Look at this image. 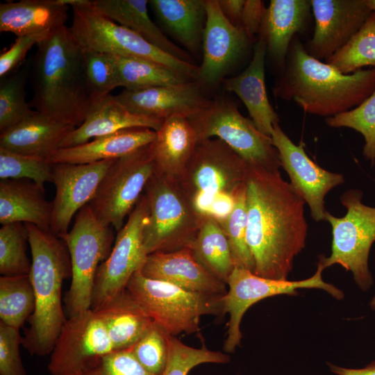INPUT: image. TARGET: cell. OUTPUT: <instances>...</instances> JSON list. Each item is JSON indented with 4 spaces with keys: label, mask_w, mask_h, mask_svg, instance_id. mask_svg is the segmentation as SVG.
<instances>
[{
    "label": "cell",
    "mask_w": 375,
    "mask_h": 375,
    "mask_svg": "<svg viewBox=\"0 0 375 375\" xmlns=\"http://www.w3.org/2000/svg\"><path fill=\"white\" fill-rule=\"evenodd\" d=\"M115 351L104 324L90 309L67 319L51 353L48 370L51 375H81Z\"/></svg>",
    "instance_id": "obj_15"
},
{
    "label": "cell",
    "mask_w": 375,
    "mask_h": 375,
    "mask_svg": "<svg viewBox=\"0 0 375 375\" xmlns=\"http://www.w3.org/2000/svg\"><path fill=\"white\" fill-rule=\"evenodd\" d=\"M156 131L133 128L93 139L77 146L59 149L48 160L54 163L89 164L114 160L151 144Z\"/></svg>",
    "instance_id": "obj_28"
},
{
    "label": "cell",
    "mask_w": 375,
    "mask_h": 375,
    "mask_svg": "<svg viewBox=\"0 0 375 375\" xmlns=\"http://www.w3.org/2000/svg\"><path fill=\"white\" fill-rule=\"evenodd\" d=\"M369 305L371 309L375 311V295L371 299Z\"/></svg>",
    "instance_id": "obj_51"
},
{
    "label": "cell",
    "mask_w": 375,
    "mask_h": 375,
    "mask_svg": "<svg viewBox=\"0 0 375 375\" xmlns=\"http://www.w3.org/2000/svg\"><path fill=\"white\" fill-rule=\"evenodd\" d=\"M326 124L333 128H352L364 138L363 155L373 165L375 163V90L354 108L326 118Z\"/></svg>",
    "instance_id": "obj_40"
},
{
    "label": "cell",
    "mask_w": 375,
    "mask_h": 375,
    "mask_svg": "<svg viewBox=\"0 0 375 375\" xmlns=\"http://www.w3.org/2000/svg\"><path fill=\"white\" fill-rule=\"evenodd\" d=\"M206 0H151L149 4L160 24L190 53L202 46L206 21Z\"/></svg>",
    "instance_id": "obj_31"
},
{
    "label": "cell",
    "mask_w": 375,
    "mask_h": 375,
    "mask_svg": "<svg viewBox=\"0 0 375 375\" xmlns=\"http://www.w3.org/2000/svg\"><path fill=\"white\" fill-rule=\"evenodd\" d=\"M169 334L154 323L129 349L150 375H162L169 353Z\"/></svg>",
    "instance_id": "obj_43"
},
{
    "label": "cell",
    "mask_w": 375,
    "mask_h": 375,
    "mask_svg": "<svg viewBox=\"0 0 375 375\" xmlns=\"http://www.w3.org/2000/svg\"><path fill=\"white\" fill-rule=\"evenodd\" d=\"M326 63L344 74H352L365 66L375 67V11H372L361 28Z\"/></svg>",
    "instance_id": "obj_36"
},
{
    "label": "cell",
    "mask_w": 375,
    "mask_h": 375,
    "mask_svg": "<svg viewBox=\"0 0 375 375\" xmlns=\"http://www.w3.org/2000/svg\"><path fill=\"white\" fill-rule=\"evenodd\" d=\"M374 90L375 67L344 74L311 56L295 37L273 93L294 101L306 112L327 118L358 106Z\"/></svg>",
    "instance_id": "obj_3"
},
{
    "label": "cell",
    "mask_w": 375,
    "mask_h": 375,
    "mask_svg": "<svg viewBox=\"0 0 375 375\" xmlns=\"http://www.w3.org/2000/svg\"><path fill=\"white\" fill-rule=\"evenodd\" d=\"M81 375H150L129 349L112 351Z\"/></svg>",
    "instance_id": "obj_46"
},
{
    "label": "cell",
    "mask_w": 375,
    "mask_h": 375,
    "mask_svg": "<svg viewBox=\"0 0 375 375\" xmlns=\"http://www.w3.org/2000/svg\"><path fill=\"white\" fill-rule=\"evenodd\" d=\"M140 271L147 278L191 292L222 295L227 292V285L200 263L190 248L149 254Z\"/></svg>",
    "instance_id": "obj_21"
},
{
    "label": "cell",
    "mask_w": 375,
    "mask_h": 375,
    "mask_svg": "<svg viewBox=\"0 0 375 375\" xmlns=\"http://www.w3.org/2000/svg\"><path fill=\"white\" fill-rule=\"evenodd\" d=\"M105 16L137 33L160 50L192 62L190 54L172 42L152 21L147 0H90Z\"/></svg>",
    "instance_id": "obj_30"
},
{
    "label": "cell",
    "mask_w": 375,
    "mask_h": 375,
    "mask_svg": "<svg viewBox=\"0 0 375 375\" xmlns=\"http://www.w3.org/2000/svg\"><path fill=\"white\" fill-rule=\"evenodd\" d=\"M19 330L0 322V375H26L23 365Z\"/></svg>",
    "instance_id": "obj_45"
},
{
    "label": "cell",
    "mask_w": 375,
    "mask_h": 375,
    "mask_svg": "<svg viewBox=\"0 0 375 375\" xmlns=\"http://www.w3.org/2000/svg\"><path fill=\"white\" fill-rule=\"evenodd\" d=\"M197 143V133L189 119L174 116L165 119L150 144L155 172L178 181Z\"/></svg>",
    "instance_id": "obj_26"
},
{
    "label": "cell",
    "mask_w": 375,
    "mask_h": 375,
    "mask_svg": "<svg viewBox=\"0 0 375 375\" xmlns=\"http://www.w3.org/2000/svg\"><path fill=\"white\" fill-rule=\"evenodd\" d=\"M76 127L33 110L20 122L0 133V148L48 159Z\"/></svg>",
    "instance_id": "obj_25"
},
{
    "label": "cell",
    "mask_w": 375,
    "mask_h": 375,
    "mask_svg": "<svg viewBox=\"0 0 375 375\" xmlns=\"http://www.w3.org/2000/svg\"><path fill=\"white\" fill-rule=\"evenodd\" d=\"M281 166L290 179V185L308 206L316 222L325 220L327 210L324 198L333 188L344 182L341 174L327 171L312 161L302 144H295L278 124H274L271 134Z\"/></svg>",
    "instance_id": "obj_17"
},
{
    "label": "cell",
    "mask_w": 375,
    "mask_h": 375,
    "mask_svg": "<svg viewBox=\"0 0 375 375\" xmlns=\"http://www.w3.org/2000/svg\"><path fill=\"white\" fill-rule=\"evenodd\" d=\"M169 353L162 375H188L194 367L204 363L225 364L230 357L224 353L186 345L176 336L169 335Z\"/></svg>",
    "instance_id": "obj_41"
},
{
    "label": "cell",
    "mask_w": 375,
    "mask_h": 375,
    "mask_svg": "<svg viewBox=\"0 0 375 375\" xmlns=\"http://www.w3.org/2000/svg\"><path fill=\"white\" fill-rule=\"evenodd\" d=\"M112 228L100 222L88 204L76 215L71 230L60 238L67 247L71 260L72 281L65 298L69 317L91 309L98 267L112 248Z\"/></svg>",
    "instance_id": "obj_10"
},
{
    "label": "cell",
    "mask_w": 375,
    "mask_h": 375,
    "mask_svg": "<svg viewBox=\"0 0 375 375\" xmlns=\"http://www.w3.org/2000/svg\"><path fill=\"white\" fill-rule=\"evenodd\" d=\"M325 269L318 260L313 275L303 280L290 281L264 278L248 269L235 267L228 279V290L224 295V312L229 315L223 347L224 351L233 353L240 346L242 317L251 306L261 300L282 294L294 296L300 289H318L326 292L337 300L343 299V292L323 279L322 273Z\"/></svg>",
    "instance_id": "obj_11"
},
{
    "label": "cell",
    "mask_w": 375,
    "mask_h": 375,
    "mask_svg": "<svg viewBox=\"0 0 375 375\" xmlns=\"http://www.w3.org/2000/svg\"><path fill=\"white\" fill-rule=\"evenodd\" d=\"M362 192L356 189L345 191L340 197L347 208L342 217L326 211L325 220L332 228L331 253L319 256L325 268L339 265L352 273L358 288L365 292L374 284L369 268V255L375 242V207L362 202Z\"/></svg>",
    "instance_id": "obj_9"
},
{
    "label": "cell",
    "mask_w": 375,
    "mask_h": 375,
    "mask_svg": "<svg viewBox=\"0 0 375 375\" xmlns=\"http://www.w3.org/2000/svg\"><path fill=\"white\" fill-rule=\"evenodd\" d=\"M248 168L249 163L225 142L209 138L198 142L178 182L201 212L222 219L246 186Z\"/></svg>",
    "instance_id": "obj_5"
},
{
    "label": "cell",
    "mask_w": 375,
    "mask_h": 375,
    "mask_svg": "<svg viewBox=\"0 0 375 375\" xmlns=\"http://www.w3.org/2000/svg\"><path fill=\"white\" fill-rule=\"evenodd\" d=\"M27 72V68H24L1 78L0 133L16 125L33 111L26 101Z\"/></svg>",
    "instance_id": "obj_39"
},
{
    "label": "cell",
    "mask_w": 375,
    "mask_h": 375,
    "mask_svg": "<svg viewBox=\"0 0 375 375\" xmlns=\"http://www.w3.org/2000/svg\"><path fill=\"white\" fill-rule=\"evenodd\" d=\"M265 43L258 39L253 46V54L248 67L240 74L224 78L225 90L235 93L245 105L256 128L271 137L274 124L278 122V114L271 105L265 85Z\"/></svg>",
    "instance_id": "obj_23"
},
{
    "label": "cell",
    "mask_w": 375,
    "mask_h": 375,
    "mask_svg": "<svg viewBox=\"0 0 375 375\" xmlns=\"http://www.w3.org/2000/svg\"><path fill=\"white\" fill-rule=\"evenodd\" d=\"M126 288L154 323L173 336L198 333L203 315H224V295L185 290L147 278L140 270L131 276Z\"/></svg>",
    "instance_id": "obj_7"
},
{
    "label": "cell",
    "mask_w": 375,
    "mask_h": 375,
    "mask_svg": "<svg viewBox=\"0 0 375 375\" xmlns=\"http://www.w3.org/2000/svg\"><path fill=\"white\" fill-rule=\"evenodd\" d=\"M245 0H218L224 17L233 25L241 27L240 19Z\"/></svg>",
    "instance_id": "obj_49"
},
{
    "label": "cell",
    "mask_w": 375,
    "mask_h": 375,
    "mask_svg": "<svg viewBox=\"0 0 375 375\" xmlns=\"http://www.w3.org/2000/svg\"><path fill=\"white\" fill-rule=\"evenodd\" d=\"M311 10L309 0H272L266 8L259 39L280 72L285 66L292 40L308 25Z\"/></svg>",
    "instance_id": "obj_22"
},
{
    "label": "cell",
    "mask_w": 375,
    "mask_h": 375,
    "mask_svg": "<svg viewBox=\"0 0 375 375\" xmlns=\"http://www.w3.org/2000/svg\"><path fill=\"white\" fill-rule=\"evenodd\" d=\"M28 232L25 224L10 223L0 228V274L1 276L29 274L27 256Z\"/></svg>",
    "instance_id": "obj_38"
},
{
    "label": "cell",
    "mask_w": 375,
    "mask_h": 375,
    "mask_svg": "<svg viewBox=\"0 0 375 375\" xmlns=\"http://www.w3.org/2000/svg\"><path fill=\"white\" fill-rule=\"evenodd\" d=\"M247 240L253 274L287 280L295 257L306 246L305 201L279 169L249 164L246 178Z\"/></svg>",
    "instance_id": "obj_1"
},
{
    "label": "cell",
    "mask_w": 375,
    "mask_h": 375,
    "mask_svg": "<svg viewBox=\"0 0 375 375\" xmlns=\"http://www.w3.org/2000/svg\"><path fill=\"white\" fill-rule=\"evenodd\" d=\"M198 142L215 137L225 142L249 164L279 169L278 153L270 136L244 117L233 102L218 98L189 119Z\"/></svg>",
    "instance_id": "obj_12"
},
{
    "label": "cell",
    "mask_w": 375,
    "mask_h": 375,
    "mask_svg": "<svg viewBox=\"0 0 375 375\" xmlns=\"http://www.w3.org/2000/svg\"><path fill=\"white\" fill-rule=\"evenodd\" d=\"M368 3L373 11H375V0H368Z\"/></svg>",
    "instance_id": "obj_52"
},
{
    "label": "cell",
    "mask_w": 375,
    "mask_h": 375,
    "mask_svg": "<svg viewBox=\"0 0 375 375\" xmlns=\"http://www.w3.org/2000/svg\"><path fill=\"white\" fill-rule=\"evenodd\" d=\"M163 122L131 112L110 94L94 102L83 123L64 138L60 149L128 128H147L157 131Z\"/></svg>",
    "instance_id": "obj_24"
},
{
    "label": "cell",
    "mask_w": 375,
    "mask_h": 375,
    "mask_svg": "<svg viewBox=\"0 0 375 375\" xmlns=\"http://www.w3.org/2000/svg\"><path fill=\"white\" fill-rule=\"evenodd\" d=\"M148 206L142 194L117 231L110 253L99 266L91 300V309L96 310L126 289L131 276L140 270L147 253L143 243V231L147 221Z\"/></svg>",
    "instance_id": "obj_14"
},
{
    "label": "cell",
    "mask_w": 375,
    "mask_h": 375,
    "mask_svg": "<svg viewBox=\"0 0 375 375\" xmlns=\"http://www.w3.org/2000/svg\"><path fill=\"white\" fill-rule=\"evenodd\" d=\"M119 87L140 90L157 86L178 85L193 81L158 62L136 57L112 55Z\"/></svg>",
    "instance_id": "obj_34"
},
{
    "label": "cell",
    "mask_w": 375,
    "mask_h": 375,
    "mask_svg": "<svg viewBox=\"0 0 375 375\" xmlns=\"http://www.w3.org/2000/svg\"><path fill=\"white\" fill-rule=\"evenodd\" d=\"M190 249L200 263L219 280L227 283L235 266L227 238L217 218L205 215Z\"/></svg>",
    "instance_id": "obj_33"
},
{
    "label": "cell",
    "mask_w": 375,
    "mask_h": 375,
    "mask_svg": "<svg viewBox=\"0 0 375 375\" xmlns=\"http://www.w3.org/2000/svg\"><path fill=\"white\" fill-rule=\"evenodd\" d=\"M31 251L29 276L35 308L24 330L22 345L31 354L45 356L53 351L67 320L62 306V286L72 274L71 260L65 242L50 231L25 223Z\"/></svg>",
    "instance_id": "obj_4"
},
{
    "label": "cell",
    "mask_w": 375,
    "mask_h": 375,
    "mask_svg": "<svg viewBox=\"0 0 375 375\" xmlns=\"http://www.w3.org/2000/svg\"><path fill=\"white\" fill-rule=\"evenodd\" d=\"M84 49L88 81L97 101L119 87L117 67L112 54Z\"/></svg>",
    "instance_id": "obj_44"
},
{
    "label": "cell",
    "mask_w": 375,
    "mask_h": 375,
    "mask_svg": "<svg viewBox=\"0 0 375 375\" xmlns=\"http://www.w3.org/2000/svg\"><path fill=\"white\" fill-rule=\"evenodd\" d=\"M143 194L148 206L143 231L147 255L191 248L205 214L197 208L179 182L154 172Z\"/></svg>",
    "instance_id": "obj_6"
},
{
    "label": "cell",
    "mask_w": 375,
    "mask_h": 375,
    "mask_svg": "<svg viewBox=\"0 0 375 375\" xmlns=\"http://www.w3.org/2000/svg\"><path fill=\"white\" fill-rule=\"evenodd\" d=\"M52 203L44 196V186L24 179L0 181V223H29L50 231Z\"/></svg>",
    "instance_id": "obj_27"
},
{
    "label": "cell",
    "mask_w": 375,
    "mask_h": 375,
    "mask_svg": "<svg viewBox=\"0 0 375 375\" xmlns=\"http://www.w3.org/2000/svg\"><path fill=\"white\" fill-rule=\"evenodd\" d=\"M94 311L104 324L115 351L129 349L154 324L126 288Z\"/></svg>",
    "instance_id": "obj_29"
},
{
    "label": "cell",
    "mask_w": 375,
    "mask_h": 375,
    "mask_svg": "<svg viewBox=\"0 0 375 375\" xmlns=\"http://www.w3.org/2000/svg\"><path fill=\"white\" fill-rule=\"evenodd\" d=\"M115 97L131 112L161 120L174 116L190 119L211 101L195 81L134 90L124 89Z\"/></svg>",
    "instance_id": "obj_20"
},
{
    "label": "cell",
    "mask_w": 375,
    "mask_h": 375,
    "mask_svg": "<svg viewBox=\"0 0 375 375\" xmlns=\"http://www.w3.org/2000/svg\"><path fill=\"white\" fill-rule=\"evenodd\" d=\"M37 47L31 106L56 120L80 126L96 101L88 81L84 48L65 24L52 29Z\"/></svg>",
    "instance_id": "obj_2"
},
{
    "label": "cell",
    "mask_w": 375,
    "mask_h": 375,
    "mask_svg": "<svg viewBox=\"0 0 375 375\" xmlns=\"http://www.w3.org/2000/svg\"><path fill=\"white\" fill-rule=\"evenodd\" d=\"M35 308V298L29 274L1 276L0 322L19 330Z\"/></svg>",
    "instance_id": "obj_35"
},
{
    "label": "cell",
    "mask_w": 375,
    "mask_h": 375,
    "mask_svg": "<svg viewBox=\"0 0 375 375\" xmlns=\"http://www.w3.org/2000/svg\"><path fill=\"white\" fill-rule=\"evenodd\" d=\"M69 29L85 49L121 56L149 60L195 81L199 67L154 47L131 30L113 22L96 9L90 0L72 6Z\"/></svg>",
    "instance_id": "obj_8"
},
{
    "label": "cell",
    "mask_w": 375,
    "mask_h": 375,
    "mask_svg": "<svg viewBox=\"0 0 375 375\" xmlns=\"http://www.w3.org/2000/svg\"><path fill=\"white\" fill-rule=\"evenodd\" d=\"M218 220L227 238L235 267L244 268L253 273L254 261L247 240L246 186L235 197L228 215Z\"/></svg>",
    "instance_id": "obj_37"
},
{
    "label": "cell",
    "mask_w": 375,
    "mask_h": 375,
    "mask_svg": "<svg viewBox=\"0 0 375 375\" xmlns=\"http://www.w3.org/2000/svg\"><path fill=\"white\" fill-rule=\"evenodd\" d=\"M51 31L17 37L10 48L0 56V77L12 73L32 47L44 40Z\"/></svg>",
    "instance_id": "obj_47"
},
{
    "label": "cell",
    "mask_w": 375,
    "mask_h": 375,
    "mask_svg": "<svg viewBox=\"0 0 375 375\" xmlns=\"http://www.w3.org/2000/svg\"><path fill=\"white\" fill-rule=\"evenodd\" d=\"M206 21L203 58L194 81L202 89H213L243 56L251 40L244 31L223 15L218 0H206Z\"/></svg>",
    "instance_id": "obj_16"
},
{
    "label": "cell",
    "mask_w": 375,
    "mask_h": 375,
    "mask_svg": "<svg viewBox=\"0 0 375 375\" xmlns=\"http://www.w3.org/2000/svg\"><path fill=\"white\" fill-rule=\"evenodd\" d=\"M53 163L48 159L25 156L0 148V178L24 179L41 186L52 183Z\"/></svg>",
    "instance_id": "obj_42"
},
{
    "label": "cell",
    "mask_w": 375,
    "mask_h": 375,
    "mask_svg": "<svg viewBox=\"0 0 375 375\" xmlns=\"http://www.w3.org/2000/svg\"><path fill=\"white\" fill-rule=\"evenodd\" d=\"M68 6L59 0H22L0 3V31L17 37L64 25Z\"/></svg>",
    "instance_id": "obj_32"
},
{
    "label": "cell",
    "mask_w": 375,
    "mask_h": 375,
    "mask_svg": "<svg viewBox=\"0 0 375 375\" xmlns=\"http://www.w3.org/2000/svg\"><path fill=\"white\" fill-rule=\"evenodd\" d=\"M266 8L260 0H245L243 6L240 25L247 36L253 40L258 35L262 19Z\"/></svg>",
    "instance_id": "obj_48"
},
{
    "label": "cell",
    "mask_w": 375,
    "mask_h": 375,
    "mask_svg": "<svg viewBox=\"0 0 375 375\" xmlns=\"http://www.w3.org/2000/svg\"><path fill=\"white\" fill-rule=\"evenodd\" d=\"M154 172L150 144L115 159L88 205L100 222L119 231Z\"/></svg>",
    "instance_id": "obj_13"
},
{
    "label": "cell",
    "mask_w": 375,
    "mask_h": 375,
    "mask_svg": "<svg viewBox=\"0 0 375 375\" xmlns=\"http://www.w3.org/2000/svg\"><path fill=\"white\" fill-rule=\"evenodd\" d=\"M330 371L335 375H375V360L361 368H349L327 362Z\"/></svg>",
    "instance_id": "obj_50"
},
{
    "label": "cell",
    "mask_w": 375,
    "mask_h": 375,
    "mask_svg": "<svg viewBox=\"0 0 375 375\" xmlns=\"http://www.w3.org/2000/svg\"><path fill=\"white\" fill-rule=\"evenodd\" d=\"M312 38L304 44L315 58L328 60L361 28L372 10L368 0H310Z\"/></svg>",
    "instance_id": "obj_18"
},
{
    "label": "cell",
    "mask_w": 375,
    "mask_h": 375,
    "mask_svg": "<svg viewBox=\"0 0 375 375\" xmlns=\"http://www.w3.org/2000/svg\"><path fill=\"white\" fill-rule=\"evenodd\" d=\"M114 160L89 164H53L52 183L56 195L52 203L51 232L60 238L69 231L74 216L94 198Z\"/></svg>",
    "instance_id": "obj_19"
}]
</instances>
